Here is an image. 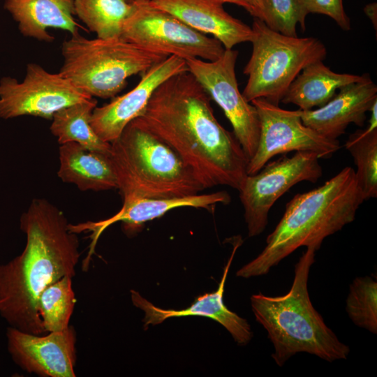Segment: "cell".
Listing matches in <instances>:
<instances>
[{"label": "cell", "instance_id": "obj_1", "mask_svg": "<svg viewBox=\"0 0 377 377\" xmlns=\"http://www.w3.org/2000/svg\"><path fill=\"white\" fill-rule=\"evenodd\" d=\"M211 100L188 71L182 72L157 87L134 121L170 145L205 189L238 191L249 160L234 133L215 117Z\"/></svg>", "mask_w": 377, "mask_h": 377}, {"label": "cell", "instance_id": "obj_2", "mask_svg": "<svg viewBox=\"0 0 377 377\" xmlns=\"http://www.w3.org/2000/svg\"><path fill=\"white\" fill-rule=\"evenodd\" d=\"M64 212L42 198L32 200L20 221L26 235L22 252L0 264V316L8 326L47 333L38 311L39 297L50 285L74 277L80 258L77 234L68 228Z\"/></svg>", "mask_w": 377, "mask_h": 377}, {"label": "cell", "instance_id": "obj_3", "mask_svg": "<svg viewBox=\"0 0 377 377\" xmlns=\"http://www.w3.org/2000/svg\"><path fill=\"white\" fill-rule=\"evenodd\" d=\"M364 201L355 170L349 166L323 185L296 194L267 237L263 251L236 275L245 279L265 275L300 247L318 250L326 237L355 220Z\"/></svg>", "mask_w": 377, "mask_h": 377}, {"label": "cell", "instance_id": "obj_4", "mask_svg": "<svg viewBox=\"0 0 377 377\" xmlns=\"http://www.w3.org/2000/svg\"><path fill=\"white\" fill-rule=\"evenodd\" d=\"M317 251L306 247L295 265L292 286L286 294L267 296L259 293L250 299L256 320L274 346L272 357L279 367L299 353L329 362L346 360L350 353L349 346L325 324L310 300L308 280Z\"/></svg>", "mask_w": 377, "mask_h": 377}, {"label": "cell", "instance_id": "obj_5", "mask_svg": "<svg viewBox=\"0 0 377 377\" xmlns=\"http://www.w3.org/2000/svg\"><path fill=\"white\" fill-rule=\"evenodd\" d=\"M109 156L122 195L170 198L205 189L170 145L134 120L111 142Z\"/></svg>", "mask_w": 377, "mask_h": 377}, {"label": "cell", "instance_id": "obj_6", "mask_svg": "<svg viewBox=\"0 0 377 377\" xmlns=\"http://www.w3.org/2000/svg\"><path fill=\"white\" fill-rule=\"evenodd\" d=\"M59 72L91 97L110 98L141 74L168 57L146 50L121 38H86L79 34L63 42Z\"/></svg>", "mask_w": 377, "mask_h": 377}, {"label": "cell", "instance_id": "obj_7", "mask_svg": "<svg viewBox=\"0 0 377 377\" xmlns=\"http://www.w3.org/2000/svg\"><path fill=\"white\" fill-rule=\"evenodd\" d=\"M251 28L252 52L243 71L248 80L242 95L250 103L262 98L279 105L300 73L325 59L326 47L314 37H291L276 32L258 18L254 17Z\"/></svg>", "mask_w": 377, "mask_h": 377}, {"label": "cell", "instance_id": "obj_8", "mask_svg": "<svg viewBox=\"0 0 377 377\" xmlns=\"http://www.w3.org/2000/svg\"><path fill=\"white\" fill-rule=\"evenodd\" d=\"M120 38L157 54L184 60L214 61L224 52L215 38L200 33L170 13L152 6L148 0L132 2Z\"/></svg>", "mask_w": 377, "mask_h": 377}, {"label": "cell", "instance_id": "obj_9", "mask_svg": "<svg viewBox=\"0 0 377 377\" xmlns=\"http://www.w3.org/2000/svg\"><path fill=\"white\" fill-rule=\"evenodd\" d=\"M319 159L313 152L296 151L269 161L258 172L246 175L238 191L249 237L265 230L271 208L290 188L301 182L315 183L321 177Z\"/></svg>", "mask_w": 377, "mask_h": 377}, {"label": "cell", "instance_id": "obj_10", "mask_svg": "<svg viewBox=\"0 0 377 377\" xmlns=\"http://www.w3.org/2000/svg\"><path fill=\"white\" fill-rule=\"evenodd\" d=\"M256 108L260 134L256 150L247 165V175L258 172L278 154L309 151L319 158H329L340 149L338 140L327 138L302 121L300 110H287L265 98L251 101Z\"/></svg>", "mask_w": 377, "mask_h": 377}, {"label": "cell", "instance_id": "obj_11", "mask_svg": "<svg viewBox=\"0 0 377 377\" xmlns=\"http://www.w3.org/2000/svg\"><path fill=\"white\" fill-rule=\"evenodd\" d=\"M237 56V50H225L214 61L190 59L186 62L188 71L223 111L249 161L257 148L260 121L256 108L239 90L235 73Z\"/></svg>", "mask_w": 377, "mask_h": 377}, {"label": "cell", "instance_id": "obj_12", "mask_svg": "<svg viewBox=\"0 0 377 377\" xmlns=\"http://www.w3.org/2000/svg\"><path fill=\"white\" fill-rule=\"evenodd\" d=\"M92 98L59 73H50L38 64L30 63L21 82L10 77L0 80V117L34 116L52 119L61 109Z\"/></svg>", "mask_w": 377, "mask_h": 377}, {"label": "cell", "instance_id": "obj_13", "mask_svg": "<svg viewBox=\"0 0 377 377\" xmlns=\"http://www.w3.org/2000/svg\"><path fill=\"white\" fill-rule=\"evenodd\" d=\"M7 350L23 371L40 377H75L77 333L73 326L35 334L8 326Z\"/></svg>", "mask_w": 377, "mask_h": 377}, {"label": "cell", "instance_id": "obj_14", "mask_svg": "<svg viewBox=\"0 0 377 377\" xmlns=\"http://www.w3.org/2000/svg\"><path fill=\"white\" fill-rule=\"evenodd\" d=\"M122 196L123 205L112 216L98 221L68 224L69 230L74 233H90L89 249L82 261V269L84 271L88 270L100 236L113 223L121 222L125 232L132 235L138 232L146 222L159 218L173 209L188 207L212 211L218 204L228 205L231 200L229 193L225 191L170 198H152L135 195Z\"/></svg>", "mask_w": 377, "mask_h": 377}, {"label": "cell", "instance_id": "obj_15", "mask_svg": "<svg viewBox=\"0 0 377 377\" xmlns=\"http://www.w3.org/2000/svg\"><path fill=\"white\" fill-rule=\"evenodd\" d=\"M188 71L186 60L169 56L141 73L138 84L128 92L114 98L108 104L96 107L90 124L98 137L111 143L125 127L138 117L146 108L157 87L169 77Z\"/></svg>", "mask_w": 377, "mask_h": 377}, {"label": "cell", "instance_id": "obj_16", "mask_svg": "<svg viewBox=\"0 0 377 377\" xmlns=\"http://www.w3.org/2000/svg\"><path fill=\"white\" fill-rule=\"evenodd\" d=\"M242 244L241 237L235 241L231 256L227 262L219 287L216 291L198 297L188 307L181 309H165L154 306L140 294L131 290L133 304L145 312L144 327L156 325L172 317L198 316L211 318L223 325L240 346L246 345L253 337V332L247 320L231 311L224 304L223 293L226 278L238 247Z\"/></svg>", "mask_w": 377, "mask_h": 377}, {"label": "cell", "instance_id": "obj_17", "mask_svg": "<svg viewBox=\"0 0 377 377\" xmlns=\"http://www.w3.org/2000/svg\"><path fill=\"white\" fill-rule=\"evenodd\" d=\"M377 101V86L370 76L349 84L324 105L317 109L301 110L302 123L323 136L332 140L345 133L350 124L363 126L373 104Z\"/></svg>", "mask_w": 377, "mask_h": 377}, {"label": "cell", "instance_id": "obj_18", "mask_svg": "<svg viewBox=\"0 0 377 377\" xmlns=\"http://www.w3.org/2000/svg\"><path fill=\"white\" fill-rule=\"evenodd\" d=\"M150 5L174 15L192 29L217 39L225 50L251 42V27L230 15L219 0H148Z\"/></svg>", "mask_w": 377, "mask_h": 377}, {"label": "cell", "instance_id": "obj_19", "mask_svg": "<svg viewBox=\"0 0 377 377\" xmlns=\"http://www.w3.org/2000/svg\"><path fill=\"white\" fill-rule=\"evenodd\" d=\"M4 8L18 24L25 37L51 43L50 28L79 34L80 25L74 18V0H5Z\"/></svg>", "mask_w": 377, "mask_h": 377}, {"label": "cell", "instance_id": "obj_20", "mask_svg": "<svg viewBox=\"0 0 377 377\" xmlns=\"http://www.w3.org/2000/svg\"><path fill=\"white\" fill-rule=\"evenodd\" d=\"M59 177L81 191L118 188L117 179L109 154L95 151L76 142L59 147Z\"/></svg>", "mask_w": 377, "mask_h": 377}, {"label": "cell", "instance_id": "obj_21", "mask_svg": "<svg viewBox=\"0 0 377 377\" xmlns=\"http://www.w3.org/2000/svg\"><path fill=\"white\" fill-rule=\"evenodd\" d=\"M323 61L305 67L290 84L281 102L295 105L301 110H312L326 104L343 87L362 81L369 75L338 73Z\"/></svg>", "mask_w": 377, "mask_h": 377}, {"label": "cell", "instance_id": "obj_22", "mask_svg": "<svg viewBox=\"0 0 377 377\" xmlns=\"http://www.w3.org/2000/svg\"><path fill=\"white\" fill-rule=\"evenodd\" d=\"M97 101L92 98L57 111L52 118L50 131L58 142H76L90 150L109 154L111 143L101 140L91 126L90 119Z\"/></svg>", "mask_w": 377, "mask_h": 377}, {"label": "cell", "instance_id": "obj_23", "mask_svg": "<svg viewBox=\"0 0 377 377\" xmlns=\"http://www.w3.org/2000/svg\"><path fill=\"white\" fill-rule=\"evenodd\" d=\"M369 112L367 126L350 135L345 144L356 165L355 177L364 200L377 196V102Z\"/></svg>", "mask_w": 377, "mask_h": 377}, {"label": "cell", "instance_id": "obj_24", "mask_svg": "<svg viewBox=\"0 0 377 377\" xmlns=\"http://www.w3.org/2000/svg\"><path fill=\"white\" fill-rule=\"evenodd\" d=\"M133 9L127 0H74V10L98 38H120L124 23Z\"/></svg>", "mask_w": 377, "mask_h": 377}, {"label": "cell", "instance_id": "obj_25", "mask_svg": "<svg viewBox=\"0 0 377 377\" xmlns=\"http://www.w3.org/2000/svg\"><path fill=\"white\" fill-rule=\"evenodd\" d=\"M72 276H66L47 286L38 301V311L46 332H59L69 325L76 304Z\"/></svg>", "mask_w": 377, "mask_h": 377}, {"label": "cell", "instance_id": "obj_26", "mask_svg": "<svg viewBox=\"0 0 377 377\" xmlns=\"http://www.w3.org/2000/svg\"><path fill=\"white\" fill-rule=\"evenodd\" d=\"M346 311L357 327L377 333V281L369 276L355 278L349 288Z\"/></svg>", "mask_w": 377, "mask_h": 377}, {"label": "cell", "instance_id": "obj_27", "mask_svg": "<svg viewBox=\"0 0 377 377\" xmlns=\"http://www.w3.org/2000/svg\"><path fill=\"white\" fill-rule=\"evenodd\" d=\"M263 21L270 29L291 37L297 36V24L304 31L309 13L302 0H263Z\"/></svg>", "mask_w": 377, "mask_h": 377}, {"label": "cell", "instance_id": "obj_28", "mask_svg": "<svg viewBox=\"0 0 377 377\" xmlns=\"http://www.w3.org/2000/svg\"><path fill=\"white\" fill-rule=\"evenodd\" d=\"M309 13H319L331 17L344 31L350 29V18L346 13L342 0H302Z\"/></svg>", "mask_w": 377, "mask_h": 377}, {"label": "cell", "instance_id": "obj_29", "mask_svg": "<svg viewBox=\"0 0 377 377\" xmlns=\"http://www.w3.org/2000/svg\"><path fill=\"white\" fill-rule=\"evenodd\" d=\"M225 3H230L233 4H236L239 6L242 7L244 8L248 13H249L250 15L253 16L255 18L260 17L259 13L257 11V10L255 8V7L252 5L251 1L249 0H219Z\"/></svg>", "mask_w": 377, "mask_h": 377}, {"label": "cell", "instance_id": "obj_30", "mask_svg": "<svg viewBox=\"0 0 377 377\" xmlns=\"http://www.w3.org/2000/svg\"><path fill=\"white\" fill-rule=\"evenodd\" d=\"M364 12L371 20L375 30L377 29V3L372 2L367 4L364 8Z\"/></svg>", "mask_w": 377, "mask_h": 377}, {"label": "cell", "instance_id": "obj_31", "mask_svg": "<svg viewBox=\"0 0 377 377\" xmlns=\"http://www.w3.org/2000/svg\"><path fill=\"white\" fill-rule=\"evenodd\" d=\"M252 5L255 7V8L257 10V11L259 13V19L263 21V0H249Z\"/></svg>", "mask_w": 377, "mask_h": 377}, {"label": "cell", "instance_id": "obj_32", "mask_svg": "<svg viewBox=\"0 0 377 377\" xmlns=\"http://www.w3.org/2000/svg\"><path fill=\"white\" fill-rule=\"evenodd\" d=\"M127 1H128V2H130V3H132L133 1H136V0H127Z\"/></svg>", "mask_w": 377, "mask_h": 377}]
</instances>
